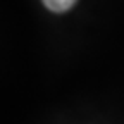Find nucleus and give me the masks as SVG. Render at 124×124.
<instances>
[{
	"label": "nucleus",
	"instance_id": "obj_1",
	"mask_svg": "<svg viewBox=\"0 0 124 124\" xmlns=\"http://www.w3.org/2000/svg\"><path fill=\"white\" fill-rule=\"evenodd\" d=\"M41 2L52 12H66L78 2V0H41Z\"/></svg>",
	"mask_w": 124,
	"mask_h": 124
}]
</instances>
